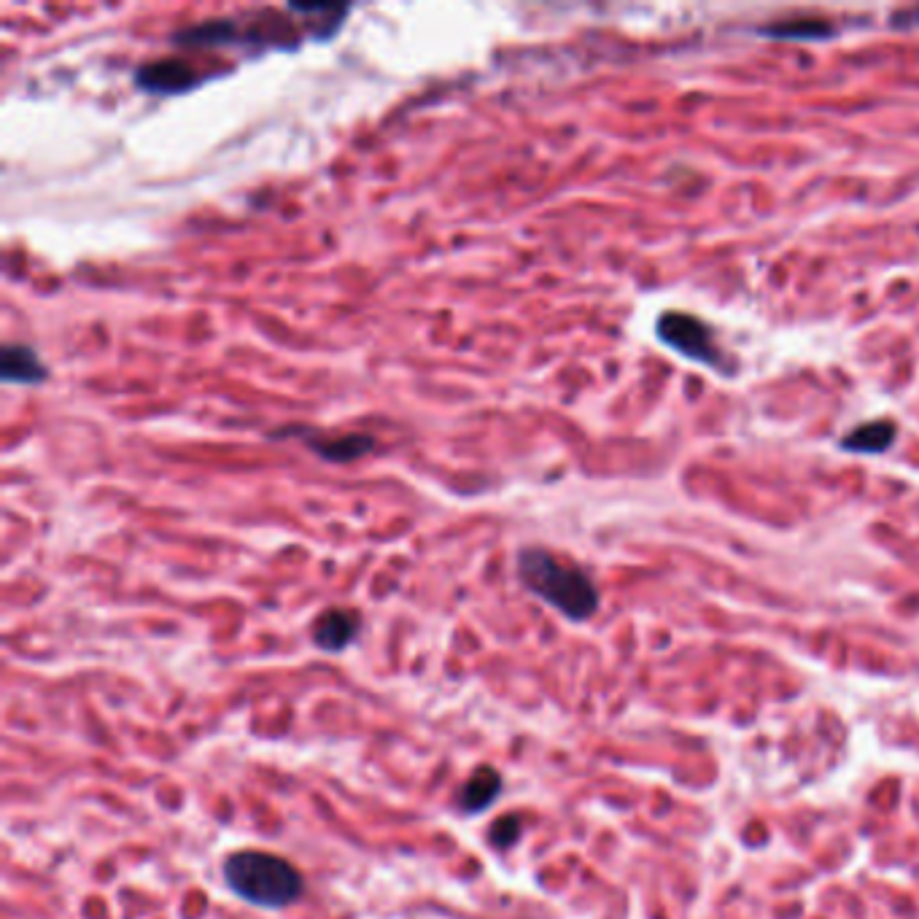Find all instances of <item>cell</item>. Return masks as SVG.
Listing matches in <instances>:
<instances>
[{"label": "cell", "instance_id": "1", "mask_svg": "<svg viewBox=\"0 0 919 919\" xmlns=\"http://www.w3.org/2000/svg\"><path fill=\"white\" fill-rule=\"evenodd\" d=\"M518 577L534 596L569 620H588L599 610V591L583 569L545 548H523L518 553Z\"/></svg>", "mask_w": 919, "mask_h": 919}, {"label": "cell", "instance_id": "10", "mask_svg": "<svg viewBox=\"0 0 919 919\" xmlns=\"http://www.w3.org/2000/svg\"><path fill=\"white\" fill-rule=\"evenodd\" d=\"M235 38H238V27L227 19H219V22H205V25L178 30L173 41L181 46H221L230 44Z\"/></svg>", "mask_w": 919, "mask_h": 919}, {"label": "cell", "instance_id": "9", "mask_svg": "<svg viewBox=\"0 0 919 919\" xmlns=\"http://www.w3.org/2000/svg\"><path fill=\"white\" fill-rule=\"evenodd\" d=\"M895 442V426L890 421H868L844 437V448L852 453H884Z\"/></svg>", "mask_w": 919, "mask_h": 919}, {"label": "cell", "instance_id": "8", "mask_svg": "<svg viewBox=\"0 0 919 919\" xmlns=\"http://www.w3.org/2000/svg\"><path fill=\"white\" fill-rule=\"evenodd\" d=\"M502 790V777L499 771L491 766H480L475 769V774H469V779L461 785L456 804L461 812H483L486 806L494 804V798Z\"/></svg>", "mask_w": 919, "mask_h": 919}, {"label": "cell", "instance_id": "11", "mask_svg": "<svg viewBox=\"0 0 919 919\" xmlns=\"http://www.w3.org/2000/svg\"><path fill=\"white\" fill-rule=\"evenodd\" d=\"M766 36L774 38H801V41H812V38H825L831 36L833 27L828 22H820V19H793V22H779V25H771L763 30Z\"/></svg>", "mask_w": 919, "mask_h": 919}, {"label": "cell", "instance_id": "6", "mask_svg": "<svg viewBox=\"0 0 919 919\" xmlns=\"http://www.w3.org/2000/svg\"><path fill=\"white\" fill-rule=\"evenodd\" d=\"M359 628H362V620L356 615L354 610H343V607H335V610H327L316 620V626H313V642L321 650H327V653H340L345 647L351 645L359 634Z\"/></svg>", "mask_w": 919, "mask_h": 919}, {"label": "cell", "instance_id": "4", "mask_svg": "<svg viewBox=\"0 0 919 919\" xmlns=\"http://www.w3.org/2000/svg\"><path fill=\"white\" fill-rule=\"evenodd\" d=\"M197 73L184 60H157L135 71V84L154 95H178L197 84Z\"/></svg>", "mask_w": 919, "mask_h": 919}, {"label": "cell", "instance_id": "12", "mask_svg": "<svg viewBox=\"0 0 919 919\" xmlns=\"http://www.w3.org/2000/svg\"><path fill=\"white\" fill-rule=\"evenodd\" d=\"M491 831H494L491 833V841H494L496 847L507 849L515 839H518V833H521V822H518V817H513V814H507V817H502V820L496 822Z\"/></svg>", "mask_w": 919, "mask_h": 919}, {"label": "cell", "instance_id": "2", "mask_svg": "<svg viewBox=\"0 0 919 919\" xmlns=\"http://www.w3.org/2000/svg\"><path fill=\"white\" fill-rule=\"evenodd\" d=\"M224 882L243 901L262 909H283L300 901L302 876L289 860L270 852H235L224 863Z\"/></svg>", "mask_w": 919, "mask_h": 919}, {"label": "cell", "instance_id": "5", "mask_svg": "<svg viewBox=\"0 0 919 919\" xmlns=\"http://www.w3.org/2000/svg\"><path fill=\"white\" fill-rule=\"evenodd\" d=\"M300 440H305L310 451L319 453L324 461L332 464H345V461H356L367 456L375 448V440L370 434L348 432V434H324V432H300Z\"/></svg>", "mask_w": 919, "mask_h": 919}, {"label": "cell", "instance_id": "3", "mask_svg": "<svg viewBox=\"0 0 919 919\" xmlns=\"http://www.w3.org/2000/svg\"><path fill=\"white\" fill-rule=\"evenodd\" d=\"M663 343L674 348L690 362L707 364L715 370H723L725 356L720 354V345L715 343V332L707 327V321L696 319L690 313H663L655 327Z\"/></svg>", "mask_w": 919, "mask_h": 919}, {"label": "cell", "instance_id": "7", "mask_svg": "<svg viewBox=\"0 0 919 919\" xmlns=\"http://www.w3.org/2000/svg\"><path fill=\"white\" fill-rule=\"evenodd\" d=\"M0 375L3 383H19V386H38L49 378V370L30 345L9 343L3 345L0 356Z\"/></svg>", "mask_w": 919, "mask_h": 919}]
</instances>
